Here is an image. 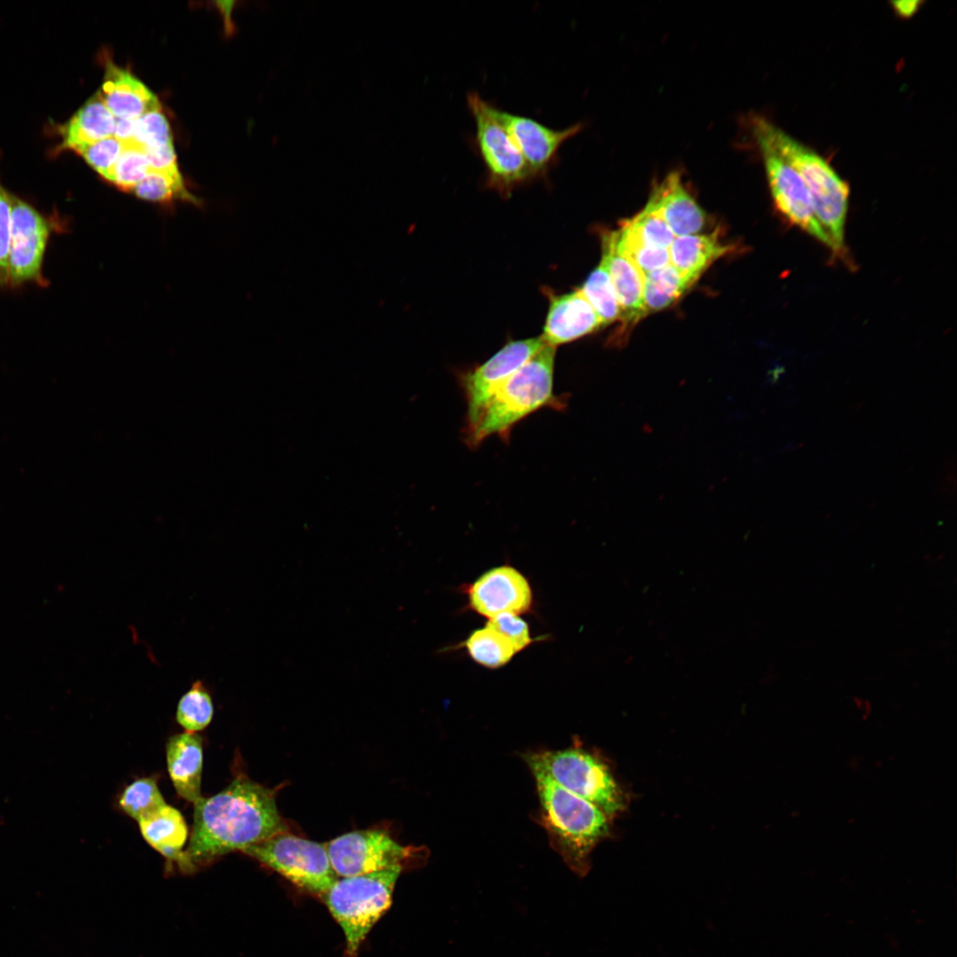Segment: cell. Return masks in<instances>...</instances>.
<instances>
[{
	"label": "cell",
	"mask_w": 957,
	"mask_h": 957,
	"mask_svg": "<svg viewBox=\"0 0 957 957\" xmlns=\"http://www.w3.org/2000/svg\"><path fill=\"white\" fill-rule=\"evenodd\" d=\"M193 805V825L184 850L193 868L286 830L275 793L245 774Z\"/></svg>",
	"instance_id": "cell-1"
},
{
	"label": "cell",
	"mask_w": 957,
	"mask_h": 957,
	"mask_svg": "<svg viewBox=\"0 0 957 957\" xmlns=\"http://www.w3.org/2000/svg\"><path fill=\"white\" fill-rule=\"evenodd\" d=\"M533 774L541 803L540 823L552 848L573 873L585 876L591 868L593 849L610 835V818L549 776Z\"/></svg>",
	"instance_id": "cell-2"
},
{
	"label": "cell",
	"mask_w": 957,
	"mask_h": 957,
	"mask_svg": "<svg viewBox=\"0 0 957 957\" xmlns=\"http://www.w3.org/2000/svg\"><path fill=\"white\" fill-rule=\"evenodd\" d=\"M752 135L766 139L798 173L809 192L815 216L836 255L844 253V224L849 186L821 156L768 120H751Z\"/></svg>",
	"instance_id": "cell-3"
},
{
	"label": "cell",
	"mask_w": 957,
	"mask_h": 957,
	"mask_svg": "<svg viewBox=\"0 0 957 957\" xmlns=\"http://www.w3.org/2000/svg\"><path fill=\"white\" fill-rule=\"evenodd\" d=\"M555 354L556 347L545 345L498 386L476 424L468 430L471 445L494 434L503 436L537 409L560 404L553 393Z\"/></svg>",
	"instance_id": "cell-4"
},
{
	"label": "cell",
	"mask_w": 957,
	"mask_h": 957,
	"mask_svg": "<svg viewBox=\"0 0 957 957\" xmlns=\"http://www.w3.org/2000/svg\"><path fill=\"white\" fill-rule=\"evenodd\" d=\"M402 868L338 877L322 896L341 927L348 957H355L365 938L392 904Z\"/></svg>",
	"instance_id": "cell-5"
},
{
	"label": "cell",
	"mask_w": 957,
	"mask_h": 957,
	"mask_svg": "<svg viewBox=\"0 0 957 957\" xmlns=\"http://www.w3.org/2000/svg\"><path fill=\"white\" fill-rule=\"evenodd\" d=\"M532 773H541L569 792L593 804L610 819L626 807V797L609 766L595 753L572 746L525 756Z\"/></svg>",
	"instance_id": "cell-6"
},
{
	"label": "cell",
	"mask_w": 957,
	"mask_h": 957,
	"mask_svg": "<svg viewBox=\"0 0 957 957\" xmlns=\"http://www.w3.org/2000/svg\"><path fill=\"white\" fill-rule=\"evenodd\" d=\"M277 872L293 884L323 896L338 878L325 844L310 841L287 830L242 851Z\"/></svg>",
	"instance_id": "cell-7"
},
{
	"label": "cell",
	"mask_w": 957,
	"mask_h": 957,
	"mask_svg": "<svg viewBox=\"0 0 957 957\" xmlns=\"http://www.w3.org/2000/svg\"><path fill=\"white\" fill-rule=\"evenodd\" d=\"M475 123V144L487 173V183L502 191L533 177L514 142L494 114V106L477 92L467 95Z\"/></svg>",
	"instance_id": "cell-8"
},
{
	"label": "cell",
	"mask_w": 957,
	"mask_h": 957,
	"mask_svg": "<svg viewBox=\"0 0 957 957\" xmlns=\"http://www.w3.org/2000/svg\"><path fill=\"white\" fill-rule=\"evenodd\" d=\"M331 867L338 877L370 874L403 867L419 858L422 851L403 846L380 829L355 830L325 844Z\"/></svg>",
	"instance_id": "cell-9"
},
{
	"label": "cell",
	"mask_w": 957,
	"mask_h": 957,
	"mask_svg": "<svg viewBox=\"0 0 957 957\" xmlns=\"http://www.w3.org/2000/svg\"><path fill=\"white\" fill-rule=\"evenodd\" d=\"M11 203L8 285L43 284L42 268L51 222L30 204L12 194Z\"/></svg>",
	"instance_id": "cell-10"
},
{
	"label": "cell",
	"mask_w": 957,
	"mask_h": 957,
	"mask_svg": "<svg viewBox=\"0 0 957 957\" xmlns=\"http://www.w3.org/2000/svg\"><path fill=\"white\" fill-rule=\"evenodd\" d=\"M765 166L767 183L778 211L792 225L830 248L820 225L807 188L798 173L763 137L753 135Z\"/></svg>",
	"instance_id": "cell-11"
},
{
	"label": "cell",
	"mask_w": 957,
	"mask_h": 957,
	"mask_svg": "<svg viewBox=\"0 0 957 957\" xmlns=\"http://www.w3.org/2000/svg\"><path fill=\"white\" fill-rule=\"evenodd\" d=\"M546 344L541 337L510 341L483 364L462 377L468 407V430L472 428L498 388Z\"/></svg>",
	"instance_id": "cell-12"
},
{
	"label": "cell",
	"mask_w": 957,
	"mask_h": 957,
	"mask_svg": "<svg viewBox=\"0 0 957 957\" xmlns=\"http://www.w3.org/2000/svg\"><path fill=\"white\" fill-rule=\"evenodd\" d=\"M494 114L525 159L533 176L545 174L555 163L561 145L581 129L576 123L552 129L537 121L494 107Z\"/></svg>",
	"instance_id": "cell-13"
},
{
	"label": "cell",
	"mask_w": 957,
	"mask_h": 957,
	"mask_svg": "<svg viewBox=\"0 0 957 957\" xmlns=\"http://www.w3.org/2000/svg\"><path fill=\"white\" fill-rule=\"evenodd\" d=\"M468 594L471 608L489 619L502 613H524L532 604L528 581L517 570L507 565L483 573Z\"/></svg>",
	"instance_id": "cell-14"
},
{
	"label": "cell",
	"mask_w": 957,
	"mask_h": 957,
	"mask_svg": "<svg viewBox=\"0 0 957 957\" xmlns=\"http://www.w3.org/2000/svg\"><path fill=\"white\" fill-rule=\"evenodd\" d=\"M645 207L657 214L675 237L696 234L705 223L703 209L678 172L669 173L653 186Z\"/></svg>",
	"instance_id": "cell-15"
},
{
	"label": "cell",
	"mask_w": 957,
	"mask_h": 957,
	"mask_svg": "<svg viewBox=\"0 0 957 957\" xmlns=\"http://www.w3.org/2000/svg\"><path fill=\"white\" fill-rule=\"evenodd\" d=\"M601 326L599 317L579 289L551 296L541 337L546 345L556 347L584 337Z\"/></svg>",
	"instance_id": "cell-16"
},
{
	"label": "cell",
	"mask_w": 957,
	"mask_h": 957,
	"mask_svg": "<svg viewBox=\"0 0 957 957\" xmlns=\"http://www.w3.org/2000/svg\"><path fill=\"white\" fill-rule=\"evenodd\" d=\"M620 307L625 325H634L645 317L643 274L621 251L617 230L603 235V256Z\"/></svg>",
	"instance_id": "cell-17"
},
{
	"label": "cell",
	"mask_w": 957,
	"mask_h": 957,
	"mask_svg": "<svg viewBox=\"0 0 957 957\" xmlns=\"http://www.w3.org/2000/svg\"><path fill=\"white\" fill-rule=\"evenodd\" d=\"M97 94L118 119L136 120L148 112L160 109L157 97L145 85L112 62L106 63L105 80Z\"/></svg>",
	"instance_id": "cell-18"
},
{
	"label": "cell",
	"mask_w": 957,
	"mask_h": 957,
	"mask_svg": "<svg viewBox=\"0 0 957 957\" xmlns=\"http://www.w3.org/2000/svg\"><path fill=\"white\" fill-rule=\"evenodd\" d=\"M166 755L167 771L177 794L194 804L202 798L201 736L186 731L170 736L166 745Z\"/></svg>",
	"instance_id": "cell-19"
},
{
	"label": "cell",
	"mask_w": 957,
	"mask_h": 957,
	"mask_svg": "<svg viewBox=\"0 0 957 957\" xmlns=\"http://www.w3.org/2000/svg\"><path fill=\"white\" fill-rule=\"evenodd\" d=\"M144 839L167 860L181 870L191 871L183 847L188 838L187 824L182 813L166 804L138 821Z\"/></svg>",
	"instance_id": "cell-20"
},
{
	"label": "cell",
	"mask_w": 957,
	"mask_h": 957,
	"mask_svg": "<svg viewBox=\"0 0 957 957\" xmlns=\"http://www.w3.org/2000/svg\"><path fill=\"white\" fill-rule=\"evenodd\" d=\"M115 119L96 94L59 128L61 139L55 152L71 150L78 153L91 144L113 136Z\"/></svg>",
	"instance_id": "cell-21"
},
{
	"label": "cell",
	"mask_w": 957,
	"mask_h": 957,
	"mask_svg": "<svg viewBox=\"0 0 957 957\" xmlns=\"http://www.w3.org/2000/svg\"><path fill=\"white\" fill-rule=\"evenodd\" d=\"M731 249V245L720 242L717 232L675 237L668 248L669 261L694 284L712 262Z\"/></svg>",
	"instance_id": "cell-22"
},
{
	"label": "cell",
	"mask_w": 957,
	"mask_h": 957,
	"mask_svg": "<svg viewBox=\"0 0 957 957\" xmlns=\"http://www.w3.org/2000/svg\"><path fill=\"white\" fill-rule=\"evenodd\" d=\"M691 285L671 264L643 276V307L646 315L673 304Z\"/></svg>",
	"instance_id": "cell-23"
},
{
	"label": "cell",
	"mask_w": 957,
	"mask_h": 957,
	"mask_svg": "<svg viewBox=\"0 0 957 957\" xmlns=\"http://www.w3.org/2000/svg\"><path fill=\"white\" fill-rule=\"evenodd\" d=\"M464 646L477 663L489 668L504 665L517 653L510 639L488 625L473 631Z\"/></svg>",
	"instance_id": "cell-24"
},
{
	"label": "cell",
	"mask_w": 957,
	"mask_h": 957,
	"mask_svg": "<svg viewBox=\"0 0 957 957\" xmlns=\"http://www.w3.org/2000/svg\"><path fill=\"white\" fill-rule=\"evenodd\" d=\"M580 290L596 313L603 326L621 319L620 307L603 257Z\"/></svg>",
	"instance_id": "cell-25"
},
{
	"label": "cell",
	"mask_w": 957,
	"mask_h": 957,
	"mask_svg": "<svg viewBox=\"0 0 957 957\" xmlns=\"http://www.w3.org/2000/svg\"><path fill=\"white\" fill-rule=\"evenodd\" d=\"M213 716L212 694L203 681L196 680L179 699L175 720L186 732L197 733L210 724Z\"/></svg>",
	"instance_id": "cell-26"
},
{
	"label": "cell",
	"mask_w": 957,
	"mask_h": 957,
	"mask_svg": "<svg viewBox=\"0 0 957 957\" xmlns=\"http://www.w3.org/2000/svg\"><path fill=\"white\" fill-rule=\"evenodd\" d=\"M119 804L122 811L137 822L167 803L152 777L140 778L122 791Z\"/></svg>",
	"instance_id": "cell-27"
},
{
	"label": "cell",
	"mask_w": 957,
	"mask_h": 957,
	"mask_svg": "<svg viewBox=\"0 0 957 957\" xmlns=\"http://www.w3.org/2000/svg\"><path fill=\"white\" fill-rule=\"evenodd\" d=\"M132 191L138 198L158 203H168L175 198L196 201L185 189L181 175L150 171Z\"/></svg>",
	"instance_id": "cell-28"
},
{
	"label": "cell",
	"mask_w": 957,
	"mask_h": 957,
	"mask_svg": "<svg viewBox=\"0 0 957 957\" xmlns=\"http://www.w3.org/2000/svg\"><path fill=\"white\" fill-rule=\"evenodd\" d=\"M617 233L619 248L643 276L670 264L668 249L642 243L623 224Z\"/></svg>",
	"instance_id": "cell-29"
},
{
	"label": "cell",
	"mask_w": 957,
	"mask_h": 957,
	"mask_svg": "<svg viewBox=\"0 0 957 957\" xmlns=\"http://www.w3.org/2000/svg\"><path fill=\"white\" fill-rule=\"evenodd\" d=\"M622 224L640 241L650 246L668 249L675 238L665 221L645 206L634 217L624 221Z\"/></svg>",
	"instance_id": "cell-30"
},
{
	"label": "cell",
	"mask_w": 957,
	"mask_h": 957,
	"mask_svg": "<svg viewBox=\"0 0 957 957\" xmlns=\"http://www.w3.org/2000/svg\"><path fill=\"white\" fill-rule=\"evenodd\" d=\"M149 172L144 151L136 145H126L113 167L110 183L122 191H132Z\"/></svg>",
	"instance_id": "cell-31"
},
{
	"label": "cell",
	"mask_w": 957,
	"mask_h": 957,
	"mask_svg": "<svg viewBox=\"0 0 957 957\" xmlns=\"http://www.w3.org/2000/svg\"><path fill=\"white\" fill-rule=\"evenodd\" d=\"M171 144L170 128L160 109L148 112L136 120L135 145L146 150Z\"/></svg>",
	"instance_id": "cell-32"
},
{
	"label": "cell",
	"mask_w": 957,
	"mask_h": 957,
	"mask_svg": "<svg viewBox=\"0 0 957 957\" xmlns=\"http://www.w3.org/2000/svg\"><path fill=\"white\" fill-rule=\"evenodd\" d=\"M124 145L113 136H110L82 149L78 153L103 178L111 181L113 167L120 158Z\"/></svg>",
	"instance_id": "cell-33"
},
{
	"label": "cell",
	"mask_w": 957,
	"mask_h": 957,
	"mask_svg": "<svg viewBox=\"0 0 957 957\" xmlns=\"http://www.w3.org/2000/svg\"><path fill=\"white\" fill-rule=\"evenodd\" d=\"M486 625L508 637L516 652L524 650L532 642L527 624L516 614L502 613L490 619Z\"/></svg>",
	"instance_id": "cell-34"
},
{
	"label": "cell",
	"mask_w": 957,
	"mask_h": 957,
	"mask_svg": "<svg viewBox=\"0 0 957 957\" xmlns=\"http://www.w3.org/2000/svg\"><path fill=\"white\" fill-rule=\"evenodd\" d=\"M12 203L0 183V284L8 285V254L11 237Z\"/></svg>",
	"instance_id": "cell-35"
},
{
	"label": "cell",
	"mask_w": 957,
	"mask_h": 957,
	"mask_svg": "<svg viewBox=\"0 0 957 957\" xmlns=\"http://www.w3.org/2000/svg\"><path fill=\"white\" fill-rule=\"evenodd\" d=\"M143 151L145 154L150 171L180 175L176 164V156L172 144Z\"/></svg>",
	"instance_id": "cell-36"
},
{
	"label": "cell",
	"mask_w": 957,
	"mask_h": 957,
	"mask_svg": "<svg viewBox=\"0 0 957 957\" xmlns=\"http://www.w3.org/2000/svg\"><path fill=\"white\" fill-rule=\"evenodd\" d=\"M136 120L115 119V127L113 136L119 140L124 146L135 145Z\"/></svg>",
	"instance_id": "cell-37"
},
{
	"label": "cell",
	"mask_w": 957,
	"mask_h": 957,
	"mask_svg": "<svg viewBox=\"0 0 957 957\" xmlns=\"http://www.w3.org/2000/svg\"><path fill=\"white\" fill-rule=\"evenodd\" d=\"M891 4L900 17L908 18L918 11L922 2L918 0L896 1L892 2Z\"/></svg>",
	"instance_id": "cell-38"
}]
</instances>
